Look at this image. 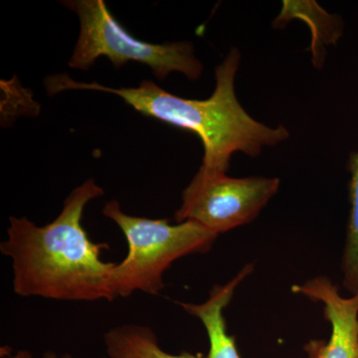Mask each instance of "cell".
I'll use <instances>...</instances> for the list:
<instances>
[{"mask_svg":"<svg viewBox=\"0 0 358 358\" xmlns=\"http://www.w3.org/2000/svg\"><path fill=\"white\" fill-rule=\"evenodd\" d=\"M94 179L75 188L58 217L45 226L9 218L0 251L13 262L14 293L56 301H114L110 277L115 264L105 262L107 243H95L82 226L85 207L103 196Z\"/></svg>","mask_w":358,"mask_h":358,"instance_id":"6da1fadb","label":"cell"},{"mask_svg":"<svg viewBox=\"0 0 358 358\" xmlns=\"http://www.w3.org/2000/svg\"><path fill=\"white\" fill-rule=\"evenodd\" d=\"M240 59L238 49H231L216 67L215 90L206 100L173 95L150 80L134 88H110L96 82H76L69 75L58 74L45 78L44 86L50 96L67 90H90L121 96L141 114L197 134L204 150L200 169L226 173L234 152L258 157L264 148L279 145L289 136L284 126L273 129L257 122L240 105L234 89Z\"/></svg>","mask_w":358,"mask_h":358,"instance_id":"7a4b0ae2","label":"cell"},{"mask_svg":"<svg viewBox=\"0 0 358 358\" xmlns=\"http://www.w3.org/2000/svg\"><path fill=\"white\" fill-rule=\"evenodd\" d=\"M103 214L119 226L128 242V255L115 264L110 277L115 299L136 291L157 296L171 264L190 254L207 253L218 237L193 221L171 225L167 219L129 215L117 200L108 201Z\"/></svg>","mask_w":358,"mask_h":358,"instance_id":"3957f363","label":"cell"},{"mask_svg":"<svg viewBox=\"0 0 358 358\" xmlns=\"http://www.w3.org/2000/svg\"><path fill=\"white\" fill-rule=\"evenodd\" d=\"M77 13L80 34L70 58V68L88 70L96 59L105 56L115 68L128 62L147 65L159 80L179 72L189 80L201 76L203 66L195 57L190 42L154 44L134 38L110 14L103 0L63 2Z\"/></svg>","mask_w":358,"mask_h":358,"instance_id":"277c9868","label":"cell"},{"mask_svg":"<svg viewBox=\"0 0 358 358\" xmlns=\"http://www.w3.org/2000/svg\"><path fill=\"white\" fill-rule=\"evenodd\" d=\"M279 186V178H234L199 169L182 193L174 220L193 221L219 235L253 221Z\"/></svg>","mask_w":358,"mask_h":358,"instance_id":"5b68a950","label":"cell"},{"mask_svg":"<svg viewBox=\"0 0 358 358\" xmlns=\"http://www.w3.org/2000/svg\"><path fill=\"white\" fill-rule=\"evenodd\" d=\"M294 294H303L324 305V315L331 326L327 343L310 341L305 346L310 358H358V294L345 298L329 278L320 275L292 287Z\"/></svg>","mask_w":358,"mask_h":358,"instance_id":"8992f818","label":"cell"},{"mask_svg":"<svg viewBox=\"0 0 358 358\" xmlns=\"http://www.w3.org/2000/svg\"><path fill=\"white\" fill-rule=\"evenodd\" d=\"M252 271L253 265L249 264L227 284L215 285L203 303H179L183 310L201 320L206 329L209 338V352L206 358H240L236 341L227 333L223 312L232 300L235 289Z\"/></svg>","mask_w":358,"mask_h":358,"instance_id":"52a82bcc","label":"cell"},{"mask_svg":"<svg viewBox=\"0 0 358 358\" xmlns=\"http://www.w3.org/2000/svg\"><path fill=\"white\" fill-rule=\"evenodd\" d=\"M108 358H206L201 355L182 352L169 355L162 350L157 334L150 327L122 324L103 336Z\"/></svg>","mask_w":358,"mask_h":358,"instance_id":"ba28073f","label":"cell"},{"mask_svg":"<svg viewBox=\"0 0 358 358\" xmlns=\"http://www.w3.org/2000/svg\"><path fill=\"white\" fill-rule=\"evenodd\" d=\"M350 171V212L348 218L346 241L343 251L341 270L343 273V287L352 294H358V152L348 159Z\"/></svg>","mask_w":358,"mask_h":358,"instance_id":"9c48e42d","label":"cell"},{"mask_svg":"<svg viewBox=\"0 0 358 358\" xmlns=\"http://www.w3.org/2000/svg\"><path fill=\"white\" fill-rule=\"evenodd\" d=\"M8 358H33V357L28 350H20V352H16L15 355H11Z\"/></svg>","mask_w":358,"mask_h":358,"instance_id":"30bf717a","label":"cell"},{"mask_svg":"<svg viewBox=\"0 0 358 358\" xmlns=\"http://www.w3.org/2000/svg\"><path fill=\"white\" fill-rule=\"evenodd\" d=\"M42 358H72L71 355H62V357H59L58 355H56L55 352H47L46 353H44L43 357ZM108 358V357H105Z\"/></svg>","mask_w":358,"mask_h":358,"instance_id":"8fae6325","label":"cell"}]
</instances>
